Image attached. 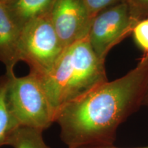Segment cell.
<instances>
[{
	"label": "cell",
	"instance_id": "cell-4",
	"mask_svg": "<svg viewBox=\"0 0 148 148\" xmlns=\"http://www.w3.org/2000/svg\"><path fill=\"white\" fill-rule=\"evenodd\" d=\"M64 49L49 14L33 19L21 28L20 60L26 62L30 72L39 77L49 73Z\"/></svg>",
	"mask_w": 148,
	"mask_h": 148
},
{
	"label": "cell",
	"instance_id": "cell-1",
	"mask_svg": "<svg viewBox=\"0 0 148 148\" xmlns=\"http://www.w3.org/2000/svg\"><path fill=\"white\" fill-rule=\"evenodd\" d=\"M148 86V53L134 69L59 109L55 122L68 148L112 145L117 128L142 105Z\"/></svg>",
	"mask_w": 148,
	"mask_h": 148
},
{
	"label": "cell",
	"instance_id": "cell-3",
	"mask_svg": "<svg viewBox=\"0 0 148 148\" xmlns=\"http://www.w3.org/2000/svg\"><path fill=\"white\" fill-rule=\"evenodd\" d=\"M10 75L7 101L20 126L43 132L55 122V113L40 77L30 72L26 76Z\"/></svg>",
	"mask_w": 148,
	"mask_h": 148
},
{
	"label": "cell",
	"instance_id": "cell-15",
	"mask_svg": "<svg viewBox=\"0 0 148 148\" xmlns=\"http://www.w3.org/2000/svg\"><path fill=\"white\" fill-rule=\"evenodd\" d=\"M143 105L148 106V86H147V91H146V93H145V98H144Z\"/></svg>",
	"mask_w": 148,
	"mask_h": 148
},
{
	"label": "cell",
	"instance_id": "cell-10",
	"mask_svg": "<svg viewBox=\"0 0 148 148\" xmlns=\"http://www.w3.org/2000/svg\"><path fill=\"white\" fill-rule=\"evenodd\" d=\"M8 145L13 148H50L42 138V131L19 126L12 134Z\"/></svg>",
	"mask_w": 148,
	"mask_h": 148
},
{
	"label": "cell",
	"instance_id": "cell-7",
	"mask_svg": "<svg viewBox=\"0 0 148 148\" xmlns=\"http://www.w3.org/2000/svg\"><path fill=\"white\" fill-rule=\"evenodd\" d=\"M21 32V28L12 19L6 5L0 3V62L8 75L14 74V66L20 61Z\"/></svg>",
	"mask_w": 148,
	"mask_h": 148
},
{
	"label": "cell",
	"instance_id": "cell-14",
	"mask_svg": "<svg viewBox=\"0 0 148 148\" xmlns=\"http://www.w3.org/2000/svg\"><path fill=\"white\" fill-rule=\"evenodd\" d=\"M72 148H121V147H117L114 146V145H99V146H81V147H75ZM136 148H148V146H145V147H136Z\"/></svg>",
	"mask_w": 148,
	"mask_h": 148
},
{
	"label": "cell",
	"instance_id": "cell-16",
	"mask_svg": "<svg viewBox=\"0 0 148 148\" xmlns=\"http://www.w3.org/2000/svg\"><path fill=\"white\" fill-rule=\"evenodd\" d=\"M11 0H0V3H3V4H7L8 2H10Z\"/></svg>",
	"mask_w": 148,
	"mask_h": 148
},
{
	"label": "cell",
	"instance_id": "cell-8",
	"mask_svg": "<svg viewBox=\"0 0 148 148\" xmlns=\"http://www.w3.org/2000/svg\"><path fill=\"white\" fill-rule=\"evenodd\" d=\"M56 0H11L6 5L12 19L22 28L33 19L50 13Z\"/></svg>",
	"mask_w": 148,
	"mask_h": 148
},
{
	"label": "cell",
	"instance_id": "cell-9",
	"mask_svg": "<svg viewBox=\"0 0 148 148\" xmlns=\"http://www.w3.org/2000/svg\"><path fill=\"white\" fill-rule=\"evenodd\" d=\"M9 82L8 74L0 76V147L8 145L12 134L20 126L11 112L7 101Z\"/></svg>",
	"mask_w": 148,
	"mask_h": 148
},
{
	"label": "cell",
	"instance_id": "cell-13",
	"mask_svg": "<svg viewBox=\"0 0 148 148\" xmlns=\"http://www.w3.org/2000/svg\"><path fill=\"white\" fill-rule=\"evenodd\" d=\"M132 16L138 21L148 16V0H127Z\"/></svg>",
	"mask_w": 148,
	"mask_h": 148
},
{
	"label": "cell",
	"instance_id": "cell-2",
	"mask_svg": "<svg viewBox=\"0 0 148 148\" xmlns=\"http://www.w3.org/2000/svg\"><path fill=\"white\" fill-rule=\"evenodd\" d=\"M39 77L55 116L66 103L108 81L104 62L92 50L88 37L66 47L49 73Z\"/></svg>",
	"mask_w": 148,
	"mask_h": 148
},
{
	"label": "cell",
	"instance_id": "cell-5",
	"mask_svg": "<svg viewBox=\"0 0 148 148\" xmlns=\"http://www.w3.org/2000/svg\"><path fill=\"white\" fill-rule=\"evenodd\" d=\"M138 21L127 2L110 7L94 16L88 40L99 60L104 62L110 49L132 32Z\"/></svg>",
	"mask_w": 148,
	"mask_h": 148
},
{
	"label": "cell",
	"instance_id": "cell-11",
	"mask_svg": "<svg viewBox=\"0 0 148 148\" xmlns=\"http://www.w3.org/2000/svg\"><path fill=\"white\" fill-rule=\"evenodd\" d=\"M132 34L138 47L145 53H148V18L138 21Z\"/></svg>",
	"mask_w": 148,
	"mask_h": 148
},
{
	"label": "cell",
	"instance_id": "cell-6",
	"mask_svg": "<svg viewBox=\"0 0 148 148\" xmlns=\"http://www.w3.org/2000/svg\"><path fill=\"white\" fill-rule=\"evenodd\" d=\"M49 16L64 48L88 37L92 18L82 0H56Z\"/></svg>",
	"mask_w": 148,
	"mask_h": 148
},
{
	"label": "cell",
	"instance_id": "cell-12",
	"mask_svg": "<svg viewBox=\"0 0 148 148\" xmlns=\"http://www.w3.org/2000/svg\"><path fill=\"white\" fill-rule=\"evenodd\" d=\"M86 8L93 18L103 10L119 3L127 2V0H82Z\"/></svg>",
	"mask_w": 148,
	"mask_h": 148
}]
</instances>
